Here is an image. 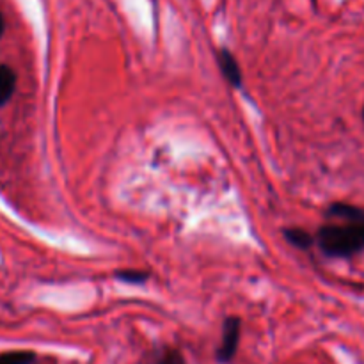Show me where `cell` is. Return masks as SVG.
<instances>
[{"instance_id": "9c48e42d", "label": "cell", "mask_w": 364, "mask_h": 364, "mask_svg": "<svg viewBox=\"0 0 364 364\" xmlns=\"http://www.w3.org/2000/svg\"><path fill=\"white\" fill-rule=\"evenodd\" d=\"M4 27H6V23H4L2 13H0V38H2V34H4Z\"/></svg>"}, {"instance_id": "6da1fadb", "label": "cell", "mask_w": 364, "mask_h": 364, "mask_svg": "<svg viewBox=\"0 0 364 364\" xmlns=\"http://www.w3.org/2000/svg\"><path fill=\"white\" fill-rule=\"evenodd\" d=\"M329 223L316 233V244L331 258H350L364 251V208L336 203L327 210Z\"/></svg>"}, {"instance_id": "3957f363", "label": "cell", "mask_w": 364, "mask_h": 364, "mask_svg": "<svg viewBox=\"0 0 364 364\" xmlns=\"http://www.w3.org/2000/svg\"><path fill=\"white\" fill-rule=\"evenodd\" d=\"M217 59H219L220 71H223V75L226 77V80L230 82L233 87H240L242 71H240V66H238L237 59L233 57V53H231L230 50L223 48V50H219V55H217Z\"/></svg>"}, {"instance_id": "5b68a950", "label": "cell", "mask_w": 364, "mask_h": 364, "mask_svg": "<svg viewBox=\"0 0 364 364\" xmlns=\"http://www.w3.org/2000/svg\"><path fill=\"white\" fill-rule=\"evenodd\" d=\"M284 237H287V240L290 242L291 245H295V247L299 249L311 247L313 242H315V238H313L308 231L301 230V228H290V230H284Z\"/></svg>"}, {"instance_id": "8992f818", "label": "cell", "mask_w": 364, "mask_h": 364, "mask_svg": "<svg viewBox=\"0 0 364 364\" xmlns=\"http://www.w3.org/2000/svg\"><path fill=\"white\" fill-rule=\"evenodd\" d=\"M36 354L32 350H13L0 354V364H34Z\"/></svg>"}, {"instance_id": "52a82bcc", "label": "cell", "mask_w": 364, "mask_h": 364, "mask_svg": "<svg viewBox=\"0 0 364 364\" xmlns=\"http://www.w3.org/2000/svg\"><path fill=\"white\" fill-rule=\"evenodd\" d=\"M116 277L123 283L142 284L149 279V274L142 272V270H121V272H116Z\"/></svg>"}, {"instance_id": "30bf717a", "label": "cell", "mask_w": 364, "mask_h": 364, "mask_svg": "<svg viewBox=\"0 0 364 364\" xmlns=\"http://www.w3.org/2000/svg\"><path fill=\"white\" fill-rule=\"evenodd\" d=\"M363 119H364V109H363Z\"/></svg>"}, {"instance_id": "7a4b0ae2", "label": "cell", "mask_w": 364, "mask_h": 364, "mask_svg": "<svg viewBox=\"0 0 364 364\" xmlns=\"http://www.w3.org/2000/svg\"><path fill=\"white\" fill-rule=\"evenodd\" d=\"M240 329L242 322L237 316H230L224 320L223 326V341L217 350V361L219 363H230L235 358L238 350V341H240Z\"/></svg>"}, {"instance_id": "277c9868", "label": "cell", "mask_w": 364, "mask_h": 364, "mask_svg": "<svg viewBox=\"0 0 364 364\" xmlns=\"http://www.w3.org/2000/svg\"><path fill=\"white\" fill-rule=\"evenodd\" d=\"M16 89V73L7 64H0V107L6 105Z\"/></svg>"}, {"instance_id": "ba28073f", "label": "cell", "mask_w": 364, "mask_h": 364, "mask_svg": "<svg viewBox=\"0 0 364 364\" xmlns=\"http://www.w3.org/2000/svg\"><path fill=\"white\" fill-rule=\"evenodd\" d=\"M155 364H185V359L183 355L178 350H174V348H166V350L156 358Z\"/></svg>"}]
</instances>
